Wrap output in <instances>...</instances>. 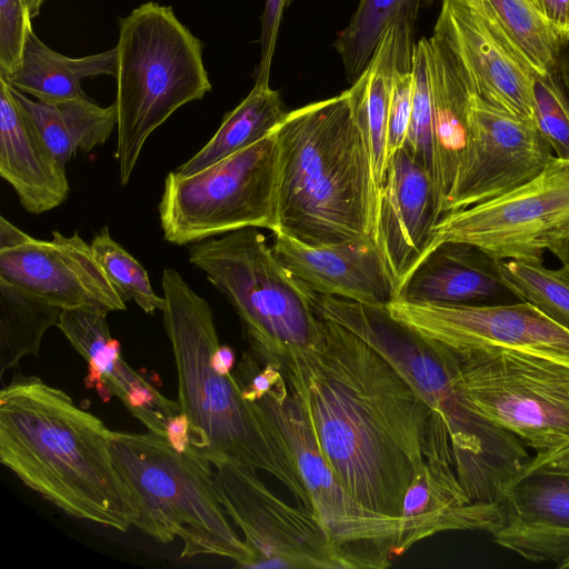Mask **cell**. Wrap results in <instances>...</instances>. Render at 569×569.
Wrapping results in <instances>:
<instances>
[{
  "instance_id": "5bb4252c",
  "label": "cell",
  "mask_w": 569,
  "mask_h": 569,
  "mask_svg": "<svg viewBox=\"0 0 569 569\" xmlns=\"http://www.w3.org/2000/svg\"><path fill=\"white\" fill-rule=\"evenodd\" d=\"M552 157L536 122L470 93L468 140L443 212L462 210L511 191L536 177Z\"/></svg>"
},
{
  "instance_id": "7c38bea8",
  "label": "cell",
  "mask_w": 569,
  "mask_h": 569,
  "mask_svg": "<svg viewBox=\"0 0 569 569\" xmlns=\"http://www.w3.org/2000/svg\"><path fill=\"white\" fill-rule=\"evenodd\" d=\"M568 239L569 159L553 156L536 177L511 191L445 213L430 250L443 242H461L497 262H542L545 251Z\"/></svg>"
},
{
  "instance_id": "e575fe53",
  "label": "cell",
  "mask_w": 569,
  "mask_h": 569,
  "mask_svg": "<svg viewBox=\"0 0 569 569\" xmlns=\"http://www.w3.org/2000/svg\"><path fill=\"white\" fill-rule=\"evenodd\" d=\"M412 73V104L405 147L435 181L433 112L429 80L428 38H421L416 43Z\"/></svg>"
},
{
  "instance_id": "bcb514c9",
  "label": "cell",
  "mask_w": 569,
  "mask_h": 569,
  "mask_svg": "<svg viewBox=\"0 0 569 569\" xmlns=\"http://www.w3.org/2000/svg\"><path fill=\"white\" fill-rule=\"evenodd\" d=\"M46 0H26L32 18L37 17Z\"/></svg>"
},
{
  "instance_id": "cb8c5ba5",
  "label": "cell",
  "mask_w": 569,
  "mask_h": 569,
  "mask_svg": "<svg viewBox=\"0 0 569 569\" xmlns=\"http://www.w3.org/2000/svg\"><path fill=\"white\" fill-rule=\"evenodd\" d=\"M508 290L498 262L478 248L443 242L432 248L400 288L396 299L433 305H473Z\"/></svg>"
},
{
  "instance_id": "9a60e30c",
  "label": "cell",
  "mask_w": 569,
  "mask_h": 569,
  "mask_svg": "<svg viewBox=\"0 0 569 569\" xmlns=\"http://www.w3.org/2000/svg\"><path fill=\"white\" fill-rule=\"evenodd\" d=\"M387 309L395 319L453 349H517L569 365V329L527 301L478 306L395 299Z\"/></svg>"
},
{
  "instance_id": "44dd1931",
  "label": "cell",
  "mask_w": 569,
  "mask_h": 569,
  "mask_svg": "<svg viewBox=\"0 0 569 569\" xmlns=\"http://www.w3.org/2000/svg\"><path fill=\"white\" fill-rule=\"evenodd\" d=\"M271 246L278 261L309 290L387 307L398 295L376 242L309 244L282 231Z\"/></svg>"
},
{
  "instance_id": "8992f818",
  "label": "cell",
  "mask_w": 569,
  "mask_h": 569,
  "mask_svg": "<svg viewBox=\"0 0 569 569\" xmlns=\"http://www.w3.org/2000/svg\"><path fill=\"white\" fill-rule=\"evenodd\" d=\"M111 453L138 508L134 527L161 543L178 537L180 558L217 556L248 568L252 552L218 500L211 463L193 446L179 452L150 431H112Z\"/></svg>"
},
{
  "instance_id": "d4e9b609",
  "label": "cell",
  "mask_w": 569,
  "mask_h": 569,
  "mask_svg": "<svg viewBox=\"0 0 569 569\" xmlns=\"http://www.w3.org/2000/svg\"><path fill=\"white\" fill-rule=\"evenodd\" d=\"M429 80L433 112L435 187L443 216L468 140L470 91L443 41L428 38Z\"/></svg>"
},
{
  "instance_id": "d6986e66",
  "label": "cell",
  "mask_w": 569,
  "mask_h": 569,
  "mask_svg": "<svg viewBox=\"0 0 569 569\" xmlns=\"http://www.w3.org/2000/svg\"><path fill=\"white\" fill-rule=\"evenodd\" d=\"M433 33L447 46L472 94L536 122L533 74L492 37L468 7L459 0H442Z\"/></svg>"
},
{
  "instance_id": "30bf717a",
  "label": "cell",
  "mask_w": 569,
  "mask_h": 569,
  "mask_svg": "<svg viewBox=\"0 0 569 569\" xmlns=\"http://www.w3.org/2000/svg\"><path fill=\"white\" fill-rule=\"evenodd\" d=\"M451 350L459 385L478 412L535 455L569 443V365L508 348Z\"/></svg>"
},
{
  "instance_id": "9c48e42d",
  "label": "cell",
  "mask_w": 569,
  "mask_h": 569,
  "mask_svg": "<svg viewBox=\"0 0 569 569\" xmlns=\"http://www.w3.org/2000/svg\"><path fill=\"white\" fill-rule=\"evenodd\" d=\"M158 211L164 240L178 246L246 228L279 231L274 132L191 176L169 172Z\"/></svg>"
},
{
  "instance_id": "ab89813d",
  "label": "cell",
  "mask_w": 569,
  "mask_h": 569,
  "mask_svg": "<svg viewBox=\"0 0 569 569\" xmlns=\"http://www.w3.org/2000/svg\"><path fill=\"white\" fill-rule=\"evenodd\" d=\"M166 438L179 452L187 451L190 443V420L183 412L169 418L166 426Z\"/></svg>"
},
{
  "instance_id": "b9f144b4",
  "label": "cell",
  "mask_w": 569,
  "mask_h": 569,
  "mask_svg": "<svg viewBox=\"0 0 569 569\" xmlns=\"http://www.w3.org/2000/svg\"><path fill=\"white\" fill-rule=\"evenodd\" d=\"M532 459L546 466L569 471V443L543 453H536Z\"/></svg>"
},
{
  "instance_id": "f546056e",
  "label": "cell",
  "mask_w": 569,
  "mask_h": 569,
  "mask_svg": "<svg viewBox=\"0 0 569 569\" xmlns=\"http://www.w3.org/2000/svg\"><path fill=\"white\" fill-rule=\"evenodd\" d=\"M286 114L279 91L267 82H254L249 94L226 113L211 139L174 172L191 176L258 142L273 132Z\"/></svg>"
},
{
  "instance_id": "f35d334b",
  "label": "cell",
  "mask_w": 569,
  "mask_h": 569,
  "mask_svg": "<svg viewBox=\"0 0 569 569\" xmlns=\"http://www.w3.org/2000/svg\"><path fill=\"white\" fill-rule=\"evenodd\" d=\"M563 44L569 41V0H529Z\"/></svg>"
},
{
  "instance_id": "ac0fdd59",
  "label": "cell",
  "mask_w": 569,
  "mask_h": 569,
  "mask_svg": "<svg viewBox=\"0 0 569 569\" xmlns=\"http://www.w3.org/2000/svg\"><path fill=\"white\" fill-rule=\"evenodd\" d=\"M493 541L531 562L569 568V471L530 459L508 486Z\"/></svg>"
},
{
  "instance_id": "74e56055",
  "label": "cell",
  "mask_w": 569,
  "mask_h": 569,
  "mask_svg": "<svg viewBox=\"0 0 569 569\" xmlns=\"http://www.w3.org/2000/svg\"><path fill=\"white\" fill-rule=\"evenodd\" d=\"M292 0H266L261 16L260 61L254 82L269 83L272 58L286 8Z\"/></svg>"
},
{
  "instance_id": "2e32d148",
  "label": "cell",
  "mask_w": 569,
  "mask_h": 569,
  "mask_svg": "<svg viewBox=\"0 0 569 569\" xmlns=\"http://www.w3.org/2000/svg\"><path fill=\"white\" fill-rule=\"evenodd\" d=\"M0 278L61 308L123 311L127 301L78 232L52 231L50 240L31 237L0 250Z\"/></svg>"
},
{
  "instance_id": "83f0119b",
  "label": "cell",
  "mask_w": 569,
  "mask_h": 569,
  "mask_svg": "<svg viewBox=\"0 0 569 569\" xmlns=\"http://www.w3.org/2000/svg\"><path fill=\"white\" fill-rule=\"evenodd\" d=\"M401 21L389 24L368 66L347 89L353 117L370 152L379 194L388 167V112Z\"/></svg>"
},
{
  "instance_id": "484cf974",
  "label": "cell",
  "mask_w": 569,
  "mask_h": 569,
  "mask_svg": "<svg viewBox=\"0 0 569 569\" xmlns=\"http://www.w3.org/2000/svg\"><path fill=\"white\" fill-rule=\"evenodd\" d=\"M116 47L91 56L70 58L44 44L30 31L18 69L4 79L14 90L47 104L87 97L81 88L86 78L116 76Z\"/></svg>"
},
{
  "instance_id": "3957f363",
  "label": "cell",
  "mask_w": 569,
  "mask_h": 569,
  "mask_svg": "<svg viewBox=\"0 0 569 569\" xmlns=\"http://www.w3.org/2000/svg\"><path fill=\"white\" fill-rule=\"evenodd\" d=\"M273 132L279 231L309 244L376 242L379 190L348 91L287 112Z\"/></svg>"
},
{
  "instance_id": "ba28073f",
  "label": "cell",
  "mask_w": 569,
  "mask_h": 569,
  "mask_svg": "<svg viewBox=\"0 0 569 569\" xmlns=\"http://www.w3.org/2000/svg\"><path fill=\"white\" fill-rule=\"evenodd\" d=\"M188 259L237 312L259 360L282 369L291 353L317 341L312 291L278 261L258 228L191 243Z\"/></svg>"
},
{
  "instance_id": "8fae6325",
  "label": "cell",
  "mask_w": 569,
  "mask_h": 569,
  "mask_svg": "<svg viewBox=\"0 0 569 569\" xmlns=\"http://www.w3.org/2000/svg\"><path fill=\"white\" fill-rule=\"evenodd\" d=\"M280 430L293 457L310 509L340 569H385L397 553L400 518L376 513L343 487L321 453L306 410L286 377L254 401Z\"/></svg>"
},
{
  "instance_id": "ffe728a7",
  "label": "cell",
  "mask_w": 569,
  "mask_h": 569,
  "mask_svg": "<svg viewBox=\"0 0 569 569\" xmlns=\"http://www.w3.org/2000/svg\"><path fill=\"white\" fill-rule=\"evenodd\" d=\"M441 217L433 178L403 146L388 162L376 232L398 292L429 252Z\"/></svg>"
},
{
  "instance_id": "1f68e13d",
  "label": "cell",
  "mask_w": 569,
  "mask_h": 569,
  "mask_svg": "<svg viewBox=\"0 0 569 569\" xmlns=\"http://www.w3.org/2000/svg\"><path fill=\"white\" fill-rule=\"evenodd\" d=\"M432 0H360L350 23L339 33L335 48L346 74L355 81L371 60L386 29L398 20L416 21Z\"/></svg>"
},
{
  "instance_id": "ee69618b",
  "label": "cell",
  "mask_w": 569,
  "mask_h": 569,
  "mask_svg": "<svg viewBox=\"0 0 569 569\" xmlns=\"http://www.w3.org/2000/svg\"><path fill=\"white\" fill-rule=\"evenodd\" d=\"M556 73L569 97V41L562 46Z\"/></svg>"
},
{
  "instance_id": "7dc6e473",
  "label": "cell",
  "mask_w": 569,
  "mask_h": 569,
  "mask_svg": "<svg viewBox=\"0 0 569 569\" xmlns=\"http://www.w3.org/2000/svg\"><path fill=\"white\" fill-rule=\"evenodd\" d=\"M560 271L562 272V274L567 278V280L569 281V263L567 264H562V267L560 268Z\"/></svg>"
},
{
  "instance_id": "4dcf8cb0",
  "label": "cell",
  "mask_w": 569,
  "mask_h": 569,
  "mask_svg": "<svg viewBox=\"0 0 569 569\" xmlns=\"http://www.w3.org/2000/svg\"><path fill=\"white\" fill-rule=\"evenodd\" d=\"M62 309L0 278V376L38 356L44 333Z\"/></svg>"
},
{
  "instance_id": "6da1fadb",
  "label": "cell",
  "mask_w": 569,
  "mask_h": 569,
  "mask_svg": "<svg viewBox=\"0 0 569 569\" xmlns=\"http://www.w3.org/2000/svg\"><path fill=\"white\" fill-rule=\"evenodd\" d=\"M320 318L317 341L281 370L347 491L365 508L399 518L425 463L433 410L369 343Z\"/></svg>"
},
{
  "instance_id": "7402d4cb",
  "label": "cell",
  "mask_w": 569,
  "mask_h": 569,
  "mask_svg": "<svg viewBox=\"0 0 569 569\" xmlns=\"http://www.w3.org/2000/svg\"><path fill=\"white\" fill-rule=\"evenodd\" d=\"M107 315L97 309H67L57 326L88 362L86 388L96 387L103 401L118 397L148 431L166 437L167 422L180 412L179 403L166 398L121 358L120 342L110 335Z\"/></svg>"
},
{
  "instance_id": "7a4b0ae2",
  "label": "cell",
  "mask_w": 569,
  "mask_h": 569,
  "mask_svg": "<svg viewBox=\"0 0 569 569\" xmlns=\"http://www.w3.org/2000/svg\"><path fill=\"white\" fill-rule=\"evenodd\" d=\"M112 431L63 390L16 375L0 391V461L67 515L126 532L138 508L111 453Z\"/></svg>"
},
{
  "instance_id": "5b68a950",
  "label": "cell",
  "mask_w": 569,
  "mask_h": 569,
  "mask_svg": "<svg viewBox=\"0 0 569 569\" xmlns=\"http://www.w3.org/2000/svg\"><path fill=\"white\" fill-rule=\"evenodd\" d=\"M317 312L381 353L445 421L458 480L472 501L501 502L531 457L513 433L478 412L456 376L452 350L395 319L387 307L313 292Z\"/></svg>"
},
{
  "instance_id": "603a6c76",
  "label": "cell",
  "mask_w": 569,
  "mask_h": 569,
  "mask_svg": "<svg viewBox=\"0 0 569 569\" xmlns=\"http://www.w3.org/2000/svg\"><path fill=\"white\" fill-rule=\"evenodd\" d=\"M0 176L20 204L40 214L59 207L70 186L64 164L52 153L9 83L0 78Z\"/></svg>"
},
{
  "instance_id": "52a82bcc",
  "label": "cell",
  "mask_w": 569,
  "mask_h": 569,
  "mask_svg": "<svg viewBox=\"0 0 569 569\" xmlns=\"http://www.w3.org/2000/svg\"><path fill=\"white\" fill-rule=\"evenodd\" d=\"M202 49L171 7L146 2L120 20L114 104L122 186L149 136L180 107L211 91Z\"/></svg>"
},
{
  "instance_id": "836d02e7",
  "label": "cell",
  "mask_w": 569,
  "mask_h": 569,
  "mask_svg": "<svg viewBox=\"0 0 569 569\" xmlns=\"http://www.w3.org/2000/svg\"><path fill=\"white\" fill-rule=\"evenodd\" d=\"M90 244L97 261L126 301L133 300L148 315L162 310L163 296L154 292L147 270L112 239L108 226L93 237Z\"/></svg>"
},
{
  "instance_id": "f1b7e54d",
  "label": "cell",
  "mask_w": 569,
  "mask_h": 569,
  "mask_svg": "<svg viewBox=\"0 0 569 569\" xmlns=\"http://www.w3.org/2000/svg\"><path fill=\"white\" fill-rule=\"evenodd\" d=\"M12 90L49 149L64 166L78 151L90 152L93 148L103 146L117 127L114 102L109 107H101L84 97L47 104L31 100L13 88Z\"/></svg>"
},
{
  "instance_id": "d590c367",
  "label": "cell",
  "mask_w": 569,
  "mask_h": 569,
  "mask_svg": "<svg viewBox=\"0 0 569 569\" xmlns=\"http://www.w3.org/2000/svg\"><path fill=\"white\" fill-rule=\"evenodd\" d=\"M533 109L555 156L569 159V97L556 72L533 74Z\"/></svg>"
},
{
  "instance_id": "e0dca14e",
  "label": "cell",
  "mask_w": 569,
  "mask_h": 569,
  "mask_svg": "<svg viewBox=\"0 0 569 569\" xmlns=\"http://www.w3.org/2000/svg\"><path fill=\"white\" fill-rule=\"evenodd\" d=\"M422 468L413 477L402 502L397 553L443 531L495 532L503 522L502 502L472 501L453 467L446 426L432 420Z\"/></svg>"
},
{
  "instance_id": "d6a6232c",
  "label": "cell",
  "mask_w": 569,
  "mask_h": 569,
  "mask_svg": "<svg viewBox=\"0 0 569 569\" xmlns=\"http://www.w3.org/2000/svg\"><path fill=\"white\" fill-rule=\"evenodd\" d=\"M498 271L508 291L569 329V281L560 269H549L542 262L506 260L498 262Z\"/></svg>"
},
{
  "instance_id": "8d00e7d4",
  "label": "cell",
  "mask_w": 569,
  "mask_h": 569,
  "mask_svg": "<svg viewBox=\"0 0 569 569\" xmlns=\"http://www.w3.org/2000/svg\"><path fill=\"white\" fill-rule=\"evenodd\" d=\"M31 18L26 0H0V78L20 66L32 30Z\"/></svg>"
},
{
  "instance_id": "277c9868",
  "label": "cell",
  "mask_w": 569,
  "mask_h": 569,
  "mask_svg": "<svg viewBox=\"0 0 569 569\" xmlns=\"http://www.w3.org/2000/svg\"><path fill=\"white\" fill-rule=\"evenodd\" d=\"M163 326L178 377V403L190 420V443L211 465L232 462L281 482L298 506L310 509L293 457L280 430L257 402L242 396L234 375L211 363L220 346L212 310L173 269L161 278Z\"/></svg>"
},
{
  "instance_id": "4316f807",
  "label": "cell",
  "mask_w": 569,
  "mask_h": 569,
  "mask_svg": "<svg viewBox=\"0 0 569 569\" xmlns=\"http://www.w3.org/2000/svg\"><path fill=\"white\" fill-rule=\"evenodd\" d=\"M532 74L556 72L563 42L529 0H459Z\"/></svg>"
},
{
  "instance_id": "4fadbf2b",
  "label": "cell",
  "mask_w": 569,
  "mask_h": 569,
  "mask_svg": "<svg viewBox=\"0 0 569 569\" xmlns=\"http://www.w3.org/2000/svg\"><path fill=\"white\" fill-rule=\"evenodd\" d=\"M213 485L252 552L248 568L340 569L313 512L278 497L256 469L222 462L216 467Z\"/></svg>"
},
{
  "instance_id": "7bdbcfd3",
  "label": "cell",
  "mask_w": 569,
  "mask_h": 569,
  "mask_svg": "<svg viewBox=\"0 0 569 569\" xmlns=\"http://www.w3.org/2000/svg\"><path fill=\"white\" fill-rule=\"evenodd\" d=\"M234 352L229 346H219L211 357L213 369L221 375H229L234 365Z\"/></svg>"
},
{
  "instance_id": "60d3db41",
  "label": "cell",
  "mask_w": 569,
  "mask_h": 569,
  "mask_svg": "<svg viewBox=\"0 0 569 569\" xmlns=\"http://www.w3.org/2000/svg\"><path fill=\"white\" fill-rule=\"evenodd\" d=\"M30 238L31 236L16 227L3 216L0 217V250L20 246Z\"/></svg>"
},
{
  "instance_id": "f6af8a7d",
  "label": "cell",
  "mask_w": 569,
  "mask_h": 569,
  "mask_svg": "<svg viewBox=\"0 0 569 569\" xmlns=\"http://www.w3.org/2000/svg\"><path fill=\"white\" fill-rule=\"evenodd\" d=\"M562 264L569 263V239L553 247L550 251Z\"/></svg>"
}]
</instances>
